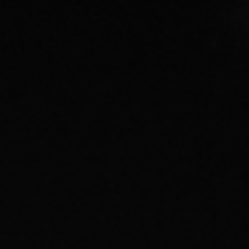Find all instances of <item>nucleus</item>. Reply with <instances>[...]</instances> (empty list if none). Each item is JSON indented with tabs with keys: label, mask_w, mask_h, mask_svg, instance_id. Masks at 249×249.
<instances>
[]
</instances>
